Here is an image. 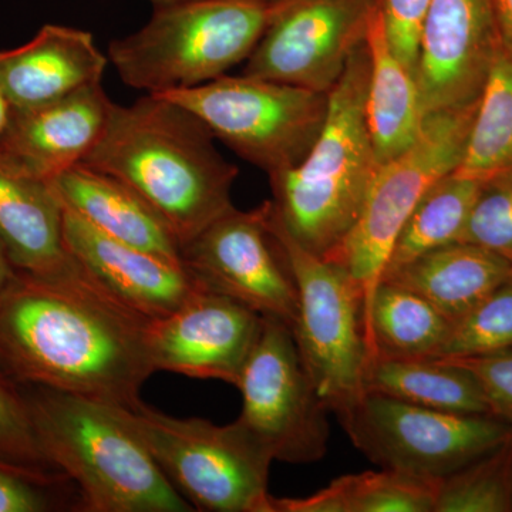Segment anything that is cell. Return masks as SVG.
Masks as SVG:
<instances>
[{"mask_svg": "<svg viewBox=\"0 0 512 512\" xmlns=\"http://www.w3.org/2000/svg\"><path fill=\"white\" fill-rule=\"evenodd\" d=\"M157 96L187 107L215 140L268 175L308 156L329 104V93L244 74H225L194 89Z\"/></svg>", "mask_w": 512, "mask_h": 512, "instance_id": "cell-9", "label": "cell"}, {"mask_svg": "<svg viewBox=\"0 0 512 512\" xmlns=\"http://www.w3.org/2000/svg\"><path fill=\"white\" fill-rule=\"evenodd\" d=\"M0 239L20 272L57 274L72 264L63 235V205L52 185L0 158Z\"/></svg>", "mask_w": 512, "mask_h": 512, "instance_id": "cell-20", "label": "cell"}, {"mask_svg": "<svg viewBox=\"0 0 512 512\" xmlns=\"http://www.w3.org/2000/svg\"><path fill=\"white\" fill-rule=\"evenodd\" d=\"M76 484L62 471L0 458V512L80 511Z\"/></svg>", "mask_w": 512, "mask_h": 512, "instance_id": "cell-30", "label": "cell"}, {"mask_svg": "<svg viewBox=\"0 0 512 512\" xmlns=\"http://www.w3.org/2000/svg\"><path fill=\"white\" fill-rule=\"evenodd\" d=\"M365 386L366 393L440 412L493 416L476 376L450 360H375L367 367Z\"/></svg>", "mask_w": 512, "mask_h": 512, "instance_id": "cell-24", "label": "cell"}, {"mask_svg": "<svg viewBox=\"0 0 512 512\" xmlns=\"http://www.w3.org/2000/svg\"><path fill=\"white\" fill-rule=\"evenodd\" d=\"M183 265L202 288L234 299L293 329L298 291L284 252L266 222V204L232 207L181 249Z\"/></svg>", "mask_w": 512, "mask_h": 512, "instance_id": "cell-12", "label": "cell"}, {"mask_svg": "<svg viewBox=\"0 0 512 512\" xmlns=\"http://www.w3.org/2000/svg\"><path fill=\"white\" fill-rule=\"evenodd\" d=\"M147 322L74 259L53 275L16 269L0 301V370L16 383L133 409L154 373Z\"/></svg>", "mask_w": 512, "mask_h": 512, "instance_id": "cell-1", "label": "cell"}, {"mask_svg": "<svg viewBox=\"0 0 512 512\" xmlns=\"http://www.w3.org/2000/svg\"><path fill=\"white\" fill-rule=\"evenodd\" d=\"M25 393L46 464L76 484L82 512H191L123 407L30 386Z\"/></svg>", "mask_w": 512, "mask_h": 512, "instance_id": "cell-3", "label": "cell"}, {"mask_svg": "<svg viewBox=\"0 0 512 512\" xmlns=\"http://www.w3.org/2000/svg\"><path fill=\"white\" fill-rule=\"evenodd\" d=\"M235 387L242 394L238 423L274 460L309 464L325 457L330 410L316 393L285 322L262 316L258 339Z\"/></svg>", "mask_w": 512, "mask_h": 512, "instance_id": "cell-11", "label": "cell"}, {"mask_svg": "<svg viewBox=\"0 0 512 512\" xmlns=\"http://www.w3.org/2000/svg\"><path fill=\"white\" fill-rule=\"evenodd\" d=\"M0 458L26 464L47 466L40 453L25 393L0 370ZM55 470V468H53Z\"/></svg>", "mask_w": 512, "mask_h": 512, "instance_id": "cell-32", "label": "cell"}, {"mask_svg": "<svg viewBox=\"0 0 512 512\" xmlns=\"http://www.w3.org/2000/svg\"><path fill=\"white\" fill-rule=\"evenodd\" d=\"M366 45L370 57L367 127L377 163L382 165L412 146L426 113L416 76L397 59L387 39L382 3L370 18Z\"/></svg>", "mask_w": 512, "mask_h": 512, "instance_id": "cell-22", "label": "cell"}, {"mask_svg": "<svg viewBox=\"0 0 512 512\" xmlns=\"http://www.w3.org/2000/svg\"><path fill=\"white\" fill-rule=\"evenodd\" d=\"M366 40L329 92L325 123L308 156L269 175L272 210L299 245L328 258L353 228L379 168L366 119Z\"/></svg>", "mask_w": 512, "mask_h": 512, "instance_id": "cell-4", "label": "cell"}, {"mask_svg": "<svg viewBox=\"0 0 512 512\" xmlns=\"http://www.w3.org/2000/svg\"><path fill=\"white\" fill-rule=\"evenodd\" d=\"M266 204V222L284 252L298 291L293 338L316 393L339 414L366 394L369 352L363 296L342 265L299 245Z\"/></svg>", "mask_w": 512, "mask_h": 512, "instance_id": "cell-7", "label": "cell"}, {"mask_svg": "<svg viewBox=\"0 0 512 512\" xmlns=\"http://www.w3.org/2000/svg\"><path fill=\"white\" fill-rule=\"evenodd\" d=\"M262 316L200 286L177 311L148 319L146 345L154 372L237 386L261 329Z\"/></svg>", "mask_w": 512, "mask_h": 512, "instance_id": "cell-14", "label": "cell"}, {"mask_svg": "<svg viewBox=\"0 0 512 512\" xmlns=\"http://www.w3.org/2000/svg\"><path fill=\"white\" fill-rule=\"evenodd\" d=\"M512 349V279L451 323L434 359H461Z\"/></svg>", "mask_w": 512, "mask_h": 512, "instance_id": "cell-29", "label": "cell"}, {"mask_svg": "<svg viewBox=\"0 0 512 512\" xmlns=\"http://www.w3.org/2000/svg\"><path fill=\"white\" fill-rule=\"evenodd\" d=\"M200 117L177 101L146 94L114 103L109 123L83 164L113 175L160 215L181 249L234 207L239 170L215 147Z\"/></svg>", "mask_w": 512, "mask_h": 512, "instance_id": "cell-2", "label": "cell"}, {"mask_svg": "<svg viewBox=\"0 0 512 512\" xmlns=\"http://www.w3.org/2000/svg\"><path fill=\"white\" fill-rule=\"evenodd\" d=\"M430 0H382L384 29L394 55L416 76L421 25Z\"/></svg>", "mask_w": 512, "mask_h": 512, "instance_id": "cell-33", "label": "cell"}, {"mask_svg": "<svg viewBox=\"0 0 512 512\" xmlns=\"http://www.w3.org/2000/svg\"><path fill=\"white\" fill-rule=\"evenodd\" d=\"M353 446L372 463L416 476L441 478L490 453L512 434L493 416L440 412L366 393L336 414Z\"/></svg>", "mask_w": 512, "mask_h": 512, "instance_id": "cell-10", "label": "cell"}, {"mask_svg": "<svg viewBox=\"0 0 512 512\" xmlns=\"http://www.w3.org/2000/svg\"><path fill=\"white\" fill-rule=\"evenodd\" d=\"M450 360L470 370L490 404L491 414L512 426V349Z\"/></svg>", "mask_w": 512, "mask_h": 512, "instance_id": "cell-34", "label": "cell"}, {"mask_svg": "<svg viewBox=\"0 0 512 512\" xmlns=\"http://www.w3.org/2000/svg\"><path fill=\"white\" fill-rule=\"evenodd\" d=\"M49 183L63 208L107 237L183 262L180 242L160 215L113 175L79 163Z\"/></svg>", "mask_w": 512, "mask_h": 512, "instance_id": "cell-19", "label": "cell"}, {"mask_svg": "<svg viewBox=\"0 0 512 512\" xmlns=\"http://www.w3.org/2000/svg\"><path fill=\"white\" fill-rule=\"evenodd\" d=\"M512 279V262L467 242L427 252L384 276L426 299L451 323Z\"/></svg>", "mask_w": 512, "mask_h": 512, "instance_id": "cell-21", "label": "cell"}, {"mask_svg": "<svg viewBox=\"0 0 512 512\" xmlns=\"http://www.w3.org/2000/svg\"><path fill=\"white\" fill-rule=\"evenodd\" d=\"M123 413L194 511L274 512L268 493L274 457L238 421L175 419L143 402Z\"/></svg>", "mask_w": 512, "mask_h": 512, "instance_id": "cell-6", "label": "cell"}, {"mask_svg": "<svg viewBox=\"0 0 512 512\" xmlns=\"http://www.w3.org/2000/svg\"><path fill=\"white\" fill-rule=\"evenodd\" d=\"M114 101L103 83L30 109H12L0 134V158L50 181L92 153L109 123Z\"/></svg>", "mask_w": 512, "mask_h": 512, "instance_id": "cell-17", "label": "cell"}, {"mask_svg": "<svg viewBox=\"0 0 512 512\" xmlns=\"http://www.w3.org/2000/svg\"><path fill=\"white\" fill-rule=\"evenodd\" d=\"M434 512H512V434L490 453L441 478Z\"/></svg>", "mask_w": 512, "mask_h": 512, "instance_id": "cell-27", "label": "cell"}, {"mask_svg": "<svg viewBox=\"0 0 512 512\" xmlns=\"http://www.w3.org/2000/svg\"><path fill=\"white\" fill-rule=\"evenodd\" d=\"M363 328L370 365L375 360L434 359L446 342L451 322L416 292L382 281Z\"/></svg>", "mask_w": 512, "mask_h": 512, "instance_id": "cell-23", "label": "cell"}, {"mask_svg": "<svg viewBox=\"0 0 512 512\" xmlns=\"http://www.w3.org/2000/svg\"><path fill=\"white\" fill-rule=\"evenodd\" d=\"M512 168V57L501 47L478 99L463 161L454 173L487 181Z\"/></svg>", "mask_w": 512, "mask_h": 512, "instance_id": "cell-26", "label": "cell"}, {"mask_svg": "<svg viewBox=\"0 0 512 512\" xmlns=\"http://www.w3.org/2000/svg\"><path fill=\"white\" fill-rule=\"evenodd\" d=\"M478 101L427 113L412 146L377 168L359 217L329 261L342 265L363 296V319L403 225L421 197L463 161Z\"/></svg>", "mask_w": 512, "mask_h": 512, "instance_id": "cell-8", "label": "cell"}, {"mask_svg": "<svg viewBox=\"0 0 512 512\" xmlns=\"http://www.w3.org/2000/svg\"><path fill=\"white\" fill-rule=\"evenodd\" d=\"M148 2L154 3V6L164 5V3L178 2V0H148Z\"/></svg>", "mask_w": 512, "mask_h": 512, "instance_id": "cell-39", "label": "cell"}, {"mask_svg": "<svg viewBox=\"0 0 512 512\" xmlns=\"http://www.w3.org/2000/svg\"><path fill=\"white\" fill-rule=\"evenodd\" d=\"M10 116H12V106H10L6 94L0 89V134H2L6 126H8Z\"/></svg>", "mask_w": 512, "mask_h": 512, "instance_id": "cell-37", "label": "cell"}, {"mask_svg": "<svg viewBox=\"0 0 512 512\" xmlns=\"http://www.w3.org/2000/svg\"><path fill=\"white\" fill-rule=\"evenodd\" d=\"M278 5L256 0H178L157 5L137 32L111 40L121 82L147 94L194 89L247 62Z\"/></svg>", "mask_w": 512, "mask_h": 512, "instance_id": "cell-5", "label": "cell"}, {"mask_svg": "<svg viewBox=\"0 0 512 512\" xmlns=\"http://www.w3.org/2000/svg\"><path fill=\"white\" fill-rule=\"evenodd\" d=\"M382 0H285L247 59L244 76L329 93L366 40Z\"/></svg>", "mask_w": 512, "mask_h": 512, "instance_id": "cell-13", "label": "cell"}, {"mask_svg": "<svg viewBox=\"0 0 512 512\" xmlns=\"http://www.w3.org/2000/svg\"><path fill=\"white\" fill-rule=\"evenodd\" d=\"M256 2L268 3V5H278V3L285 2V0H256Z\"/></svg>", "mask_w": 512, "mask_h": 512, "instance_id": "cell-40", "label": "cell"}, {"mask_svg": "<svg viewBox=\"0 0 512 512\" xmlns=\"http://www.w3.org/2000/svg\"><path fill=\"white\" fill-rule=\"evenodd\" d=\"M15 275L16 268L10 262L5 245H3L2 239H0V301L8 292L9 286L12 285L13 279H15Z\"/></svg>", "mask_w": 512, "mask_h": 512, "instance_id": "cell-36", "label": "cell"}, {"mask_svg": "<svg viewBox=\"0 0 512 512\" xmlns=\"http://www.w3.org/2000/svg\"><path fill=\"white\" fill-rule=\"evenodd\" d=\"M460 242L512 262V188L495 180L484 183Z\"/></svg>", "mask_w": 512, "mask_h": 512, "instance_id": "cell-31", "label": "cell"}, {"mask_svg": "<svg viewBox=\"0 0 512 512\" xmlns=\"http://www.w3.org/2000/svg\"><path fill=\"white\" fill-rule=\"evenodd\" d=\"M494 180L500 181V183L512 188V168L508 170L507 173L501 174L500 177L494 178Z\"/></svg>", "mask_w": 512, "mask_h": 512, "instance_id": "cell-38", "label": "cell"}, {"mask_svg": "<svg viewBox=\"0 0 512 512\" xmlns=\"http://www.w3.org/2000/svg\"><path fill=\"white\" fill-rule=\"evenodd\" d=\"M346 512H434L440 480L403 471H365L336 478Z\"/></svg>", "mask_w": 512, "mask_h": 512, "instance_id": "cell-28", "label": "cell"}, {"mask_svg": "<svg viewBox=\"0 0 512 512\" xmlns=\"http://www.w3.org/2000/svg\"><path fill=\"white\" fill-rule=\"evenodd\" d=\"M493 8L504 50L512 57V0H493Z\"/></svg>", "mask_w": 512, "mask_h": 512, "instance_id": "cell-35", "label": "cell"}, {"mask_svg": "<svg viewBox=\"0 0 512 512\" xmlns=\"http://www.w3.org/2000/svg\"><path fill=\"white\" fill-rule=\"evenodd\" d=\"M483 185L456 173L437 181L403 225L383 278L427 252L460 242Z\"/></svg>", "mask_w": 512, "mask_h": 512, "instance_id": "cell-25", "label": "cell"}, {"mask_svg": "<svg viewBox=\"0 0 512 512\" xmlns=\"http://www.w3.org/2000/svg\"><path fill=\"white\" fill-rule=\"evenodd\" d=\"M109 63L87 30L45 25L25 45L0 52V89L12 109H30L103 83Z\"/></svg>", "mask_w": 512, "mask_h": 512, "instance_id": "cell-18", "label": "cell"}, {"mask_svg": "<svg viewBox=\"0 0 512 512\" xmlns=\"http://www.w3.org/2000/svg\"><path fill=\"white\" fill-rule=\"evenodd\" d=\"M501 47L493 0H430L416 73L424 113L476 103Z\"/></svg>", "mask_w": 512, "mask_h": 512, "instance_id": "cell-15", "label": "cell"}, {"mask_svg": "<svg viewBox=\"0 0 512 512\" xmlns=\"http://www.w3.org/2000/svg\"><path fill=\"white\" fill-rule=\"evenodd\" d=\"M63 235L74 261L114 298L144 318L170 315L200 288L183 262L107 237L66 208Z\"/></svg>", "mask_w": 512, "mask_h": 512, "instance_id": "cell-16", "label": "cell"}]
</instances>
